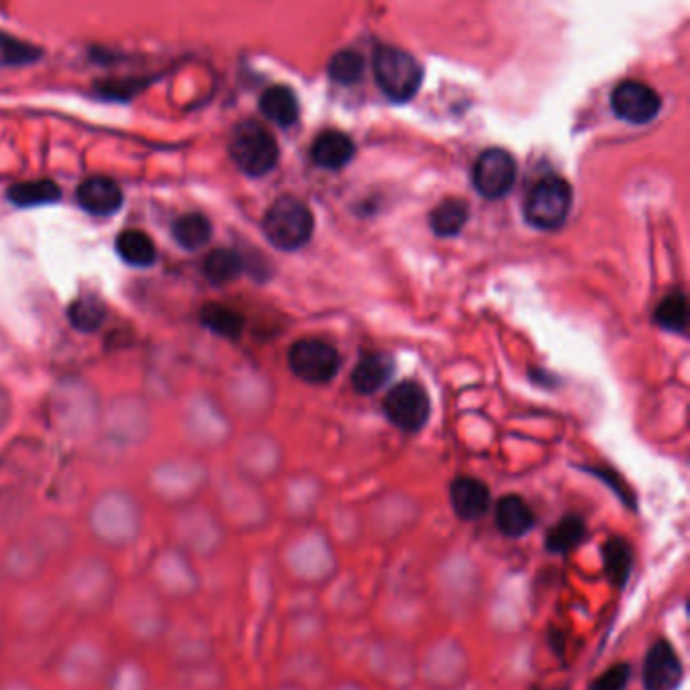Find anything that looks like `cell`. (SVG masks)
<instances>
[{
    "label": "cell",
    "mask_w": 690,
    "mask_h": 690,
    "mask_svg": "<svg viewBox=\"0 0 690 690\" xmlns=\"http://www.w3.org/2000/svg\"><path fill=\"white\" fill-rule=\"evenodd\" d=\"M116 591L118 577L112 565L98 557H85L65 571L59 599L81 616H98L112 606Z\"/></svg>",
    "instance_id": "cell-1"
},
{
    "label": "cell",
    "mask_w": 690,
    "mask_h": 690,
    "mask_svg": "<svg viewBox=\"0 0 690 690\" xmlns=\"http://www.w3.org/2000/svg\"><path fill=\"white\" fill-rule=\"evenodd\" d=\"M90 529L106 545H130L142 529L140 502L120 490L104 494L90 510Z\"/></svg>",
    "instance_id": "cell-2"
},
{
    "label": "cell",
    "mask_w": 690,
    "mask_h": 690,
    "mask_svg": "<svg viewBox=\"0 0 690 690\" xmlns=\"http://www.w3.org/2000/svg\"><path fill=\"white\" fill-rule=\"evenodd\" d=\"M229 154L247 177L260 179L276 168L280 148L274 134L266 126L255 120H245L237 124L231 134Z\"/></svg>",
    "instance_id": "cell-3"
},
{
    "label": "cell",
    "mask_w": 690,
    "mask_h": 690,
    "mask_svg": "<svg viewBox=\"0 0 690 690\" xmlns=\"http://www.w3.org/2000/svg\"><path fill=\"white\" fill-rule=\"evenodd\" d=\"M262 227L274 247L294 251L310 241L314 233V215L306 203L292 195H284L272 203Z\"/></svg>",
    "instance_id": "cell-4"
},
{
    "label": "cell",
    "mask_w": 690,
    "mask_h": 690,
    "mask_svg": "<svg viewBox=\"0 0 690 690\" xmlns=\"http://www.w3.org/2000/svg\"><path fill=\"white\" fill-rule=\"evenodd\" d=\"M373 73L383 94L393 102L411 100L423 81V67L417 59L397 47H377L373 55Z\"/></svg>",
    "instance_id": "cell-5"
},
{
    "label": "cell",
    "mask_w": 690,
    "mask_h": 690,
    "mask_svg": "<svg viewBox=\"0 0 690 690\" xmlns=\"http://www.w3.org/2000/svg\"><path fill=\"white\" fill-rule=\"evenodd\" d=\"M571 205L573 191L569 183L559 177H545L533 187L527 199L525 215L533 227L553 231L567 221Z\"/></svg>",
    "instance_id": "cell-6"
},
{
    "label": "cell",
    "mask_w": 690,
    "mask_h": 690,
    "mask_svg": "<svg viewBox=\"0 0 690 690\" xmlns=\"http://www.w3.org/2000/svg\"><path fill=\"white\" fill-rule=\"evenodd\" d=\"M288 363L292 373L314 385L328 383L340 367V357L332 344L316 338L298 340L288 353Z\"/></svg>",
    "instance_id": "cell-7"
},
{
    "label": "cell",
    "mask_w": 690,
    "mask_h": 690,
    "mask_svg": "<svg viewBox=\"0 0 690 690\" xmlns=\"http://www.w3.org/2000/svg\"><path fill=\"white\" fill-rule=\"evenodd\" d=\"M383 411L395 427L407 431V434H415V431H419L429 419V395L419 383L403 381L387 393L383 401Z\"/></svg>",
    "instance_id": "cell-8"
},
{
    "label": "cell",
    "mask_w": 690,
    "mask_h": 690,
    "mask_svg": "<svg viewBox=\"0 0 690 690\" xmlns=\"http://www.w3.org/2000/svg\"><path fill=\"white\" fill-rule=\"evenodd\" d=\"M124 618L130 632L142 642H154L166 634L168 614L160 595L152 589L134 593L124 608Z\"/></svg>",
    "instance_id": "cell-9"
},
{
    "label": "cell",
    "mask_w": 690,
    "mask_h": 690,
    "mask_svg": "<svg viewBox=\"0 0 690 690\" xmlns=\"http://www.w3.org/2000/svg\"><path fill=\"white\" fill-rule=\"evenodd\" d=\"M516 162L502 148L484 150L474 164V187L486 199H502L514 185Z\"/></svg>",
    "instance_id": "cell-10"
},
{
    "label": "cell",
    "mask_w": 690,
    "mask_h": 690,
    "mask_svg": "<svg viewBox=\"0 0 690 690\" xmlns=\"http://www.w3.org/2000/svg\"><path fill=\"white\" fill-rule=\"evenodd\" d=\"M612 108L620 120L630 124H648L652 122L660 108V96L642 81H622L612 94Z\"/></svg>",
    "instance_id": "cell-11"
},
{
    "label": "cell",
    "mask_w": 690,
    "mask_h": 690,
    "mask_svg": "<svg viewBox=\"0 0 690 690\" xmlns=\"http://www.w3.org/2000/svg\"><path fill=\"white\" fill-rule=\"evenodd\" d=\"M152 581L158 587V593L177 599L189 597L197 587V577L187 555L177 549H168L154 559Z\"/></svg>",
    "instance_id": "cell-12"
},
{
    "label": "cell",
    "mask_w": 690,
    "mask_h": 690,
    "mask_svg": "<svg viewBox=\"0 0 690 690\" xmlns=\"http://www.w3.org/2000/svg\"><path fill=\"white\" fill-rule=\"evenodd\" d=\"M61 678L73 688H88L96 684L106 672V658L100 646L94 642H75L59 664Z\"/></svg>",
    "instance_id": "cell-13"
},
{
    "label": "cell",
    "mask_w": 690,
    "mask_h": 690,
    "mask_svg": "<svg viewBox=\"0 0 690 690\" xmlns=\"http://www.w3.org/2000/svg\"><path fill=\"white\" fill-rule=\"evenodd\" d=\"M646 690H678L684 680V666L668 640H656L644 660L642 672Z\"/></svg>",
    "instance_id": "cell-14"
},
{
    "label": "cell",
    "mask_w": 690,
    "mask_h": 690,
    "mask_svg": "<svg viewBox=\"0 0 690 690\" xmlns=\"http://www.w3.org/2000/svg\"><path fill=\"white\" fill-rule=\"evenodd\" d=\"M49 559L45 547L27 533L7 547L3 555V573L15 583H27L41 575Z\"/></svg>",
    "instance_id": "cell-15"
},
{
    "label": "cell",
    "mask_w": 690,
    "mask_h": 690,
    "mask_svg": "<svg viewBox=\"0 0 690 690\" xmlns=\"http://www.w3.org/2000/svg\"><path fill=\"white\" fill-rule=\"evenodd\" d=\"M494 525L508 539H523L537 527V514L519 494H504L494 504Z\"/></svg>",
    "instance_id": "cell-16"
},
{
    "label": "cell",
    "mask_w": 690,
    "mask_h": 690,
    "mask_svg": "<svg viewBox=\"0 0 690 690\" xmlns=\"http://www.w3.org/2000/svg\"><path fill=\"white\" fill-rule=\"evenodd\" d=\"M450 502L458 519L478 521L490 510L492 496L490 488L474 476H458L450 484Z\"/></svg>",
    "instance_id": "cell-17"
},
{
    "label": "cell",
    "mask_w": 690,
    "mask_h": 690,
    "mask_svg": "<svg viewBox=\"0 0 690 690\" xmlns=\"http://www.w3.org/2000/svg\"><path fill=\"white\" fill-rule=\"evenodd\" d=\"M77 203L92 215H114L124 203V193L118 183L106 177H92L77 187Z\"/></svg>",
    "instance_id": "cell-18"
},
{
    "label": "cell",
    "mask_w": 690,
    "mask_h": 690,
    "mask_svg": "<svg viewBox=\"0 0 690 690\" xmlns=\"http://www.w3.org/2000/svg\"><path fill=\"white\" fill-rule=\"evenodd\" d=\"M312 160L326 170H338L355 158V142L338 130L322 132L312 144Z\"/></svg>",
    "instance_id": "cell-19"
},
{
    "label": "cell",
    "mask_w": 690,
    "mask_h": 690,
    "mask_svg": "<svg viewBox=\"0 0 690 690\" xmlns=\"http://www.w3.org/2000/svg\"><path fill=\"white\" fill-rule=\"evenodd\" d=\"M601 557H603V569H606L610 583L616 589H624L630 583L632 569H634V549L630 541L624 537H610L606 543H603Z\"/></svg>",
    "instance_id": "cell-20"
},
{
    "label": "cell",
    "mask_w": 690,
    "mask_h": 690,
    "mask_svg": "<svg viewBox=\"0 0 690 690\" xmlns=\"http://www.w3.org/2000/svg\"><path fill=\"white\" fill-rule=\"evenodd\" d=\"M260 110L268 120L282 128L296 124L300 116L298 98L288 85H272V88H268L260 98Z\"/></svg>",
    "instance_id": "cell-21"
},
{
    "label": "cell",
    "mask_w": 690,
    "mask_h": 690,
    "mask_svg": "<svg viewBox=\"0 0 690 690\" xmlns=\"http://www.w3.org/2000/svg\"><path fill=\"white\" fill-rule=\"evenodd\" d=\"M395 363L389 355H367L361 359V363L355 367L353 373V387L361 395H371L379 391L393 375Z\"/></svg>",
    "instance_id": "cell-22"
},
{
    "label": "cell",
    "mask_w": 690,
    "mask_h": 690,
    "mask_svg": "<svg viewBox=\"0 0 690 690\" xmlns=\"http://www.w3.org/2000/svg\"><path fill=\"white\" fill-rule=\"evenodd\" d=\"M587 537V525L583 516L579 514H565L561 521H557L547 537H545V549L553 555H567L573 549H577Z\"/></svg>",
    "instance_id": "cell-23"
},
{
    "label": "cell",
    "mask_w": 690,
    "mask_h": 690,
    "mask_svg": "<svg viewBox=\"0 0 690 690\" xmlns=\"http://www.w3.org/2000/svg\"><path fill=\"white\" fill-rule=\"evenodd\" d=\"M116 249L122 260L134 268H148L156 262V245L144 231H122L116 239Z\"/></svg>",
    "instance_id": "cell-24"
},
{
    "label": "cell",
    "mask_w": 690,
    "mask_h": 690,
    "mask_svg": "<svg viewBox=\"0 0 690 690\" xmlns=\"http://www.w3.org/2000/svg\"><path fill=\"white\" fill-rule=\"evenodd\" d=\"M33 502L27 492L19 488L0 490V531L13 533L21 529L31 516Z\"/></svg>",
    "instance_id": "cell-25"
},
{
    "label": "cell",
    "mask_w": 690,
    "mask_h": 690,
    "mask_svg": "<svg viewBox=\"0 0 690 690\" xmlns=\"http://www.w3.org/2000/svg\"><path fill=\"white\" fill-rule=\"evenodd\" d=\"M9 201L15 207L31 209L49 203H57L61 199V191L53 181H33V183H17L7 191Z\"/></svg>",
    "instance_id": "cell-26"
},
{
    "label": "cell",
    "mask_w": 690,
    "mask_h": 690,
    "mask_svg": "<svg viewBox=\"0 0 690 690\" xmlns=\"http://www.w3.org/2000/svg\"><path fill=\"white\" fill-rule=\"evenodd\" d=\"M213 227L201 213H187L172 223V237L185 249H199L209 243Z\"/></svg>",
    "instance_id": "cell-27"
},
{
    "label": "cell",
    "mask_w": 690,
    "mask_h": 690,
    "mask_svg": "<svg viewBox=\"0 0 690 690\" xmlns=\"http://www.w3.org/2000/svg\"><path fill=\"white\" fill-rule=\"evenodd\" d=\"M468 221V205L462 199H446L429 215V225L440 237H452L462 231Z\"/></svg>",
    "instance_id": "cell-28"
},
{
    "label": "cell",
    "mask_w": 690,
    "mask_h": 690,
    "mask_svg": "<svg viewBox=\"0 0 690 690\" xmlns=\"http://www.w3.org/2000/svg\"><path fill=\"white\" fill-rule=\"evenodd\" d=\"M203 272L209 282L221 286L237 280L243 272V260L233 249H215L207 255Z\"/></svg>",
    "instance_id": "cell-29"
},
{
    "label": "cell",
    "mask_w": 690,
    "mask_h": 690,
    "mask_svg": "<svg viewBox=\"0 0 690 690\" xmlns=\"http://www.w3.org/2000/svg\"><path fill=\"white\" fill-rule=\"evenodd\" d=\"M29 533L45 547V551L49 553L51 559L57 555H63L71 545L69 527L61 519H55V516L41 519L37 525L31 527Z\"/></svg>",
    "instance_id": "cell-30"
},
{
    "label": "cell",
    "mask_w": 690,
    "mask_h": 690,
    "mask_svg": "<svg viewBox=\"0 0 690 690\" xmlns=\"http://www.w3.org/2000/svg\"><path fill=\"white\" fill-rule=\"evenodd\" d=\"M67 314L77 330L96 332L106 320V306L96 296H81L69 306Z\"/></svg>",
    "instance_id": "cell-31"
},
{
    "label": "cell",
    "mask_w": 690,
    "mask_h": 690,
    "mask_svg": "<svg viewBox=\"0 0 690 690\" xmlns=\"http://www.w3.org/2000/svg\"><path fill=\"white\" fill-rule=\"evenodd\" d=\"M201 322L219 336L225 338H239L243 330V318L239 312L221 306V304H207L201 310Z\"/></svg>",
    "instance_id": "cell-32"
},
{
    "label": "cell",
    "mask_w": 690,
    "mask_h": 690,
    "mask_svg": "<svg viewBox=\"0 0 690 690\" xmlns=\"http://www.w3.org/2000/svg\"><path fill=\"white\" fill-rule=\"evenodd\" d=\"M43 57V51L9 33H0V67H25Z\"/></svg>",
    "instance_id": "cell-33"
},
{
    "label": "cell",
    "mask_w": 690,
    "mask_h": 690,
    "mask_svg": "<svg viewBox=\"0 0 690 690\" xmlns=\"http://www.w3.org/2000/svg\"><path fill=\"white\" fill-rule=\"evenodd\" d=\"M365 73V59L353 49L338 51L328 63V75L340 85H353Z\"/></svg>",
    "instance_id": "cell-34"
},
{
    "label": "cell",
    "mask_w": 690,
    "mask_h": 690,
    "mask_svg": "<svg viewBox=\"0 0 690 690\" xmlns=\"http://www.w3.org/2000/svg\"><path fill=\"white\" fill-rule=\"evenodd\" d=\"M654 322L670 332H684L688 322V306L682 294H670L664 298L654 314Z\"/></svg>",
    "instance_id": "cell-35"
},
{
    "label": "cell",
    "mask_w": 690,
    "mask_h": 690,
    "mask_svg": "<svg viewBox=\"0 0 690 690\" xmlns=\"http://www.w3.org/2000/svg\"><path fill=\"white\" fill-rule=\"evenodd\" d=\"M112 690H146V674L136 662H124L112 676Z\"/></svg>",
    "instance_id": "cell-36"
},
{
    "label": "cell",
    "mask_w": 690,
    "mask_h": 690,
    "mask_svg": "<svg viewBox=\"0 0 690 690\" xmlns=\"http://www.w3.org/2000/svg\"><path fill=\"white\" fill-rule=\"evenodd\" d=\"M632 676V666L626 662L614 664L612 668H608L601 676H597L589 690H626L628 682Z\"/></svg>",
    "instance_id": "cell-37"
},
{
    "label": "cell",
    "mask_w": 690,
    "mask_h": 690,
    "mask_svg": "<svg viewBox=\"0 0 690 690\" xmlns=\"http://www.w3.org/2000/svg\"><path fill=\"white\" fill-rule=\"evenodd\" d=\"M55 612H57V606L53 601H49L45 597H35L33 606L25 608V622L33 630H39L41 626H47L49 622H53Z\"/></svg>",
    "instance_id": "cell-38"
},
{
    "label": "cell",
    "mask_w": 690,
    "mask_h": 690,
    "mask_svg": "<svg viewBox=\"0 0 690 690\" xmlns=\"http://www.w3.org/2000/svg\"><path fill=\"white\" fill-rule=\"evenodd\" d=\"M591 474H595V476H599L603 482H606L622 500H624V504H628L630 508H636V500H634V496H632V492L618 480L620 476H616L614 472H608V470H589Z\"/></svg>",
    "instance_id": "cell-39"
},
{
    "label": "cell",
    "mask_w": 690,
    "mask_h": 690,
    "mask_svg": "<svg viewBox=\"0 0 690 690\" xmlns=\"http://www.w3.org/2000/svg\"><path fill=\"white\" fill-rule=\"evenodd\" d=\"M11 415V403L7 399V393L0 389V427H5Z\"/></svg>",
    "instance_id": "cell-40"
},
{
    "label": "cell",
    "mask_w": 690,
    "mask_h": 690,
    "mask_svg": "<svg viewBox=\"0 0 690 690\" xmlns=\"http://www.w3.org/2000/svg\"><path fill=\"white\" fill-rule=\"evenodd\" d=\"M3 690H35V688L29 686V684H23V682H11Z\"/></svg>",
    "instance_id": "cell-41"
},
{
    "label": "cell",
    "mask_w": 690,
    "mask_h": 690,
    "mask_svg": "<svg viewBox=\"0 0 690 690\" xmlns=\"http://www.w3.org/2000/svg\"><path fill=\"white\" fill-rule=\"evenodd\" d=\"M3 640H5V618H3V612H0V646H3Z\"/></svg>",
    "instance_id": "cell-42"
},
{
    "label": "cell",
    "mask_w": 690,
    "mask_h": 690,
    "mask_svg": "<svg viewBox=\"0 0 690 690\" xmlns=\"http://www.w3.org/2000/svg\"><path fill=\"white\" fill-rule=\"evenodd\" d=\"M533 690H539V688H533Z\"/></svg>",
    "instance_id": "cell-43"
}]
</instances>
